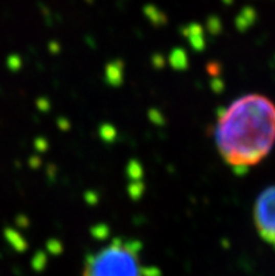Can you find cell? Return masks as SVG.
Segmentation results:
<instances>
[{
	"mask_svg": "<svg viewBox=\"0 0 275 276\" xmlns=\"http://www.w3.org/2000/svg\"><path fill=\"white\" fill-rule=\"evenodd\" d=\"M215 145L235 171L257 166L275 145V104L261 94L237 98L218 115Z\"/></svg>",
	"mask_w": 275,
	"mask_h": 276,
	"instance_id": "cell-1",
	"label": "cell"
},
{
	"mask_svg": "<svg viewBox=\"0 0 275 276\" xmlns=\"http://www.w3.org/2000/svg\"><path fill=\"white\" fill-rule=\"evenodd\" d=\"M83 276H149L142 261V245L133 238L116 237L87 255Z\"/></svg>",
	"mask_w": 275,
	"mask_h": 276,
	"instance_id": "cell-2",
	"label": "cell"
},
{
	"mask_svg": "<svg viewBox=\"0 0 275 276\" xmlns=\"http://www.w3.org/2000/svg\"><path fill=\"white\" fill-rule=\"evenodd\" d=\"M253 217L260 238L275 249V185L265 188L257 196Z\"/></svg>",
	"mask_w": 275,
	"mask_h": 276,
	"instance_id": "cell-3",
	"label": "cell"
}]
</instances>
